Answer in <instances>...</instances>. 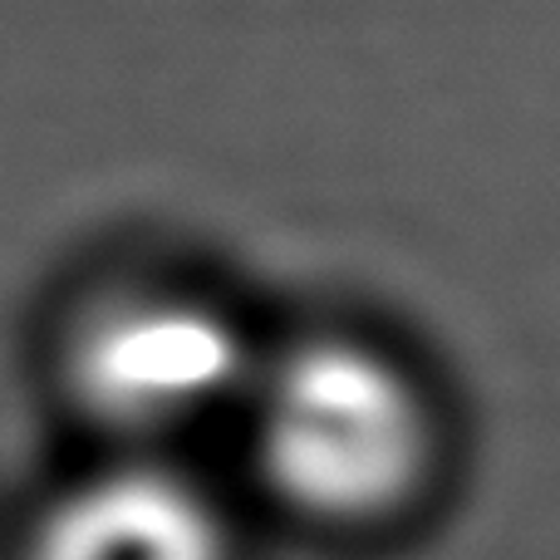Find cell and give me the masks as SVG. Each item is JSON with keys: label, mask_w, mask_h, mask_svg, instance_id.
<instances>
[{"label": "cell", "mask_w": 560, "mask_h": 560, "mask_svg": "<svg viewBox=\"0 0 560 560\" xmlns=\"http://www.w3.org/2000/svg\"><path fill=\"white\" fill-rule=\"evenodd\" d=\"M246 423L261 482L310 522H384L433 467L423 388L359 339H310L261 364Z\"/></svg>", "instance_id": "cell-1"}, {"label": "cell", "mask_w": 560, "mask_h": 560, "mask_svg": "<svg viewBox=\"0 0 560 560\" xmlns=\"http://www.w3.org/2000/svg\"><path fill=\"white\" fill-rule=\"evenodd\" d=\"M261 378L242 325L212 300L143 290L98 305L69 345L79 404L124 438H177L252 404Z\"/></svg>", "instance_id": "cell-2"}, {"label": "cell", "mask_w": 560, "mask_h": 560, "mask_svg": "<svg viewBox=\"0 0 560 560\" xmlns=\"http://www.w3.org/2000/svg\"><path fill=\"white\" fill-rule=\"evenodd\" d=\"M25 560H232V532L183 472L124 463L59 497Z\"/></svg>", "instance_id": "cell-3"}]
</instances>
